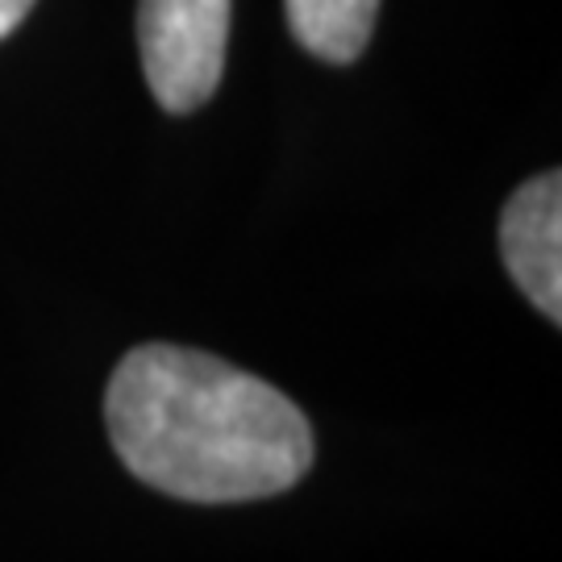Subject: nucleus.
Instances as JSON below:
<instances>
[{
    "instance_id": "obj_1",
    "label": "nucleus",
    "mask_w": 562,
    "mask_h": 562,
    "mask_svg": "<svg viewBox=\"0 0 562 562\" xmlns=\"http://www.w3.org/2000/svg\"><path fill=\"white\" fill-rule=\"evenodd\" d=\"M104 422L134 480L188 504L280 496L317 454L313 425L280 387L171 341H146L117 362Z\"/></svg>"
},
{
    "instance_id": "obj_2",
    "label": "nucleus",
    "mask_w": 562,
    "mask_h": 562,
    "mask_svg": "<svg viewBox=\"0 0 562 562\" xmlns=\"http://www.w3.org/2000/svg\"><path fill=\"white\" fill-rule=\"evenodd\" d=\"M229 0H138L142 76L167 113L213 101L225 71Z\"/></svg>"
},
{
    "instance_id": "obj_3",
    "label": "nucleus",
    "mask_w": 562,
    "mask_h": 562,
    "mask_svg": "<svg viewBox=\"0 0 562 562\" xmlns=\"http://www.w3.org/2000/svg\"><path fill=\"white\" fill-rule=\"evenodd\" d=\"M508 276L550 322H562V176L542 171L521 183L501 213Z\"/></svg>"
},
{
    "instance_id": "obj_4",
    "label": "nucleus",
    "mask_w": 562,
    "mask_h": 562,
    "mask_svg": "<svg viewBox=\"0 0 562 562\" xmlns=\"http://www.w3.org/2000/svg\"><path fill=\"white\" fill-rule=\"evenodd\" d=\"M283 13L304 50L325 63H355L371 42L380 0H283Z\"/></svg>"
},
{
    "instance_id": "obj_5",
    "label": "nucleus",
    "mask_w": 562,
    "mask_h": 562,
    "mask_svg": "<svg viewBox=\"0 0 562 562\" xmlns=\"http://www.w3.org/2000/svg\"><path fill=\"white\" fill-rule=\"evenodd\" d=\"M30 9H34V0H0V38H9L21 21H25Z\"/></svg>"
}]
</instances>
